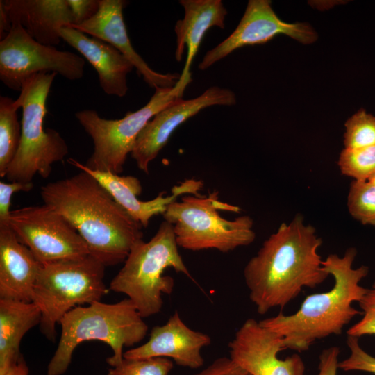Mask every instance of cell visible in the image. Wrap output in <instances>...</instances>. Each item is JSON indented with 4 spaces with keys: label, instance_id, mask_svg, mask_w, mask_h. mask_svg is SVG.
Listing matches in <instances>:
<instances>
[{
    "label": "cell",
    "instance_id": "1",
    "mask_svg": "<svg viewBox=\"0 0 375 375\" xmlns=\"http://www.w3.org/2000/svg\"><path fill=\"white\" fill-rule=\"evenodd\" d=\"M322 244L315 228L300 214L282 223L263 242L244 269L249 299L259 314L283 308L303 288H315L330 276L318 253Z\"/></svg>",
    "mask_w": 375,
    "mask_h": 375
},
{
    "label": "cell",
    "instance_id": "2",
    "mask_svg": "<svg viewBox=\"0 0 375 375\" xmlns=\"http://www.w3.org/2000/svg\"><path fill=\"white\" fill-rule=\"evenodd\" d=\"M40 196L44 204L76 229L90 255L105 267L124 262L134 244L143 239L142 226L85 172L41 186Z\"/></svg>",
    "mask_w": 375,
    "mask_h": 375
},
{
    "label": "cell",
    "instance_id": "3",
    "mask_svg": "<svg viewBox=\"0 0 375 375\" xmlns=\"http://www.w3.org/2000/svg\"><path fill=\"white\" fill-rule=\"evenodd\" d=\"M356 255L353 247L347 249L342 257L328 255L322 265L334 279L330 290L307 296L292 315L279 313L259 321L282 338L285 350L307 351L318 340L341 334L354 317L362 315L352 303H358L367 290L360 282L367 276L369 268H353Z\"/></svg>",
    "mask_w": 375,
    "mask_h": 375
},
{
    "label": "cell",
    "instance_id": "4",
    "mask_svg": "<svg viewBox=\"0 0 375 375\" xmlns=\"http://www.w3.org/2000/svg\"><path fill=\"white\" fill-rule=\"evenodd\" d=\"M59 324L60 338L47 365V375L65 373L76 347L88 340H99L109 345L112 355L106 362L112 367H116L124 359V347L140 343L149 328L128 298L115 303L99 301L76 306L61 319Z\"/></svg>",
    "mask_w": 375,
    "mask_h": 375
},
{
    "label": "cell",
    "instance_id": "5",
    "mask_svg": "<svg viewBox=\"0 0 375 375\" xmlns=\"http://www.w3.org/2000/svg\"><path fill=\"white\" fill-rule=\"evenodd\" d=\"M178 247L173 225L164 220L149 241L142 239L134 244L109 290L126 294L143 318L156 315L162 296L170 295L174 288V278L163 275L167 268L194 280Z\"/></svg>",
    "mask_w": 375,
    "mask_h": 375
},
{
    "label": "cell",
    "instance_id": "6",
    "mask_svg": "<svg viewBox=\"0 0 375 375\" xmlns=\"http://www.w3.org/2000/svg\"><path fill=\"white\" fill-rule=\"evenodd\" d=\"M218 195L216 190L208 196L187 195L167 206L162 216L173 225L178 247L191 251L217 249L227 253L255 240L252 218L249 215L233 220L223 218L219 210L239 212L240 208L221 201Z\"/></svg>",
    "mask_w": 375,
    "mask_h": 375
},
{
    "label": "cell",
    "instance_id": "7",
    "mask_svg": "<svg viewBox=\"0 0 375 375\" xmlns=\"http://www.w3.org/2000/svg\"><path fill=\"white\" fill-rule=\"evenodd\" d=\"M56 74L42 72L28 78L15 100L16 106L22 109V136L6 174L10 182L33 183L37 174L47 178L52 165L68 154V146L60 133L43 126L48 94Z\"/></svg>",
    "mask_w": 375,
    "mask_h": 375
},
{
    "label": "cell",
    "instance_id": "8",
    "mask_svg": "<svg viewBox=\"0 0 375 375\" xmlns=\"http://www.w3.org/2000/svg\"><path fill=\"white\" fill-rule=\"evenodd\" d=\"M105 266L91 255L42 265L33 292L40 309L41 333L54 341L56 325L72 309L101 301L109 292Z\"/></svg>",
    "mask_w": 375,
    "mask_h": 375
},
{
    "label": "cell",
    "instance_id": "9",
    "mask_svg": "<svg viewBox=\"0 0 375 375\" xmlns=\"http://www.w3.org/2000/svg\"><path fill=\"white\" fill-rule=\"evenodd\" d=\"M190 82L178 80L173 88H157L147 103L119 119L101 117L94 110L85 109L75 117L90 136L94 151L85 165L90 169L119 174L127 156L147 124L160 110L182 99Z\"/></svg>",
    "mask_w": 375,
    "mask_h": 375
},
{
    "label": "cell",
    "instance_id": "10",
    "mask_svg": "<svg viewBox=\"0 0 375 375\" xmlns=\"http://www.w3.org/2000/svg\"><path fill=\"white\" fill-rule=\"evenodd\" d=\"M85 59L76 53L42 44L18 24L12 26L0 40V80L8 88L20 92L33 75L56 73L69 80L81 78Z\"/></svg>",
    "mask_w": 375,
    "mask_h": 375
},
{
    "label": "cell",
    "instance_id": "11",
    "mask_svg": "<svg viewBox=\"0 0 375 375\" xmlns=\"http://www.w3.org/2000/svg\"><path fill=\"white\" fill-rule=\"evenodd\" d=\"M7 224L41 265L90 255L86 242L76 229L45 204L11 210Z\"/></svg>",
    "mask_w": 375,
    "mask_h": 375
},
{
    "label": "cell",
    "instance_id": "12",
    "mask_svg": "<svg viewBox=\"0 0 375 375\" xmlns=\"http://www.w3.org/2000/svg\"><path fill=\"white\" fill-rule=\"evenodd\" d=\"M286 35L303 44H310L317 35L305 23H288L280 19L269 0H250L234 31L218 45L208 51L199 64L205 70L241 47L265 44L278 35Z\"/></svg>",
    "mask_w": 375,
    "mask_h": 375
},
{
    "label": "cell",
    "instance_id": "13",
    "mask_svg": "<svg viewBox=\"0 0 375 375\" xmlns=\"http://www.w3.org/2000/svg\"><path fill=\"white\" fill-rule=\"evenodd\" d=\"M235 103L233 91L212 86L196 98H182L169 105L158 112L140 133L131 153L138 167L148 174L149 163L166 145L173 132L201 110L216 105L230 106Z\"/></svg>",
    "mask_w": 375,
    "mask_h": 375
},
{
    "label": "cell",
    "instance_id": "14",
    "mask_svg": "<svg viewBox=\"0 0 375 375\" xmlns=\"http://www.w3.org/2000/svg\"><path fill=\"white\" fill-rule=\"evenodd\" d=\"M230 358L249 375H304L305 364L299 354L280 359L285 350L282 338L254 319L244 322L228 344Z\"/></svg>",
    "mask_w": 375,
    "mask_h": 375
},
{
    "label": "cell",
    "instance_id": "15",
    "mask_svg": "<svg viewBox=\"0 0 375 375\" xmlns=\"http://www.w3.org/2000/svg\"><path fill=\"white\" fill-rule=\"evenodd\" d=\"M67 162L93 176L109 192L114 200L144 228L149 226L150 219L153 216L162 215L167 206L176 201L179 196L187 193L198 195L199 194L198 192L203 186L201 181L194 178L186 179L173 187L171 195L165 197V192H161L154 199L144 201L138 198L142 192V186L137 177L122 176L110 172L90 169L85 164L72 158H69Z\"/></svg>",
    "mask_w": 375,
    "mask_h": 375
},
{
    "label": "cell",
    "instance_id": "16",
    "mask_svg": "<svg viewBox=\"0 0 375 375\" xmlns=\"http://www.w3.org/2000/svg\"><path fill=\"white\" fill-rule=\"evenodd\" d=\"M210 343L211 338L208 334L190 328L178 312L175 311L165 324L151 329L147 342L127 350L123 357L126 359L170 358L179 366L197 369L204 362L201 353L202 348Z\"/></svg>",
    "mask_w": 375,
    "mask_h": 375
},
{
    "label": "cell",
    "instance_id": "17",
    "mask_svg": "<svg viewBox=\"0 0 375 375\" xmlns=\"http://www.w3.org/2000/svg\"><path fill=\"white\" fill-rule=\"evenodd\" d=\"M126 3L124 0H99V10L92 18L71 27L115 47L133 64L149 87L154 89L174 87L181 75L163 74L154 71L133 47L123 17V9Z\"/></svg>",
    "mask_w": 375,
    "mask_h": 375
},
{
    "label": "cell",
    "instance_id": "18",
    "mask_svg": "<svg viewBox=\"0 0 375 375\" xmlns=\"http://www.w3.org/2000/svg\"><path fill=\"white\" fill-rule=\"evenodd\" d=\"M62 40L78 51L96 70L100 86L108 95L124 97L127 75L133 64L115 47L71 26L60 29Z\"/></svg>",
    "mask_w": 375,
    "mask_h": 375
},
{
    "label": "cell",
    "instance_id": "19",
    "mask_svg": "<svg viewBox=\"0 0 375 375\" xmlns=\"http://www.w3.org/2000/svg\"><path fill=\"white\" fill-rule=\"evenodd\" d=\"M41 265L8 224H0V299L32 301Z\"/></svg>",
    "mask_w": 375,
    "mask_h": 375
},
{
    "label": "cell",
    "instance_id": "20",
    "mask_svg": "<svg viewBox=\"0 0 375 375\" xmlns=\"http://www.w3.org/2000/svg\"><path fill=\"white\" fill-rule=\"evenodd\" d=\"M12 26L20 25L37 42L58 45L60 29L71 26L73 18L67 0H2Z\"/></svg>",
    "mask_w": 375,
    "mask_h": 375
},
{
    "label": "cell",
    "instance_id": "21",
    "mask_svg": "<svg viewBox=\"0 0 375 375\" xmlns=\"http://www.w3.org/2000/svg\"><path fill=\"white\" fill-rule=\"evenodd\" d=\"M179 2L185 15L174 26L175 58L181 61L187 47V58L179 79L192 81L190 67L206 33L213 26L224 28L227 10L221 0H181Z\"/></svg>",
    "mask_w": 375,
    "mask_h": 375
},
{
    "label": "cell",
    "instance_id": "22",
    "mask_svg": "<svg viewBox=\"0 0 375 375\" xmlns=\"http://www.w3.org/2000/svg\"><path fill=\"white\" fill-rule=\"evenodd\" d=\"M41 317L33 301L0 299V372L19 361L24 335L40 324Z\"/></svg>",
    "mask_w": 375,
    "mask_h": 375
},
{
    "label": "cell",
    "instance_id": "23",
    "mask_svg": "<svg viewBox=\"0 0 375 375\" xmlns=\"http://www.w3.org/2000/svg\"><path fill=\"white\" fill-rule=\"evenodd\" d=\"M18 108L10 97H0V176L5 177L15 157L21 140L22 124Z\"/></svg>",
    "mask_w": 375,
    "mask_h": 375
},
{
    "label": "cell",
    "instance_id": "24",
    "mask_svg": "<svg viewBox=\"0 0 375 375\" xmlns=\"http://www.w3.org/2000/svg\"><path fill=\"white\" fill-rule=\"evenodd\" d=\"M347 206L354 219L364 225L375 226V184L353 180L349 187Z\"/></svg>",
    "mask_w": 375,
    "mask_h": 375
},
{
    "label": "cell",
    "instance_id": "25",
    "mask_svg": "<svg viewBox=\"0 0 375 375\" xmlns=\"http://www.w3.org/2000/svg\"><path fill=\"white\" fill-rule=\"evenodd\" d=\"M338 165L342 174L356 181H368L375 175V145L344 149Z\"/></svg>",
    "mask_w": 375,
    "mask_h": 375
},
{
    "label": "cell",
    "instance_id": "26",
    "mask_svg": "<svg viewBox=\"0 0 375 375\" xmlns=\"http://www.w3.org/2000/svg\"><path fill=\"white\" fill-rule=\"evenodd\" d=\"M344 149L375 145V116L360 109L345 122Z\"/></svg>",
    "mask_w": 375,
    "mask_h": 375
},
{
    "label": "cell",
    "instance_id": "27",
    "mask_svg": "<svg viewBox=\"0 0 375 375\" xmlns=\"http://www.w3.org/2000/svg\"><path fill=\"white\" fill-rule=\"evenodd\" d=\"M173 367V361L167 358H124L119 365L110 368L107 375H168Z\"/></svg>",
    "mask_w": 375,
    "mask_h": 375
},
{
    "label": "cell",
    "instance_id": "28",
    "mask_svg": "<svg viewBox=\"0 0 375 375\" xmlns=\"http://www.w3.org/2000/svg\"><path fill=\"white\" fill-rule=\"evenodd\" d=\"M362 317L347 331L348 336L359 338L375 335V281L358 302Z\"/></svg>",
    "mask_w": 375,
    "mask_h": 375
},
{
    "label": "cell",
    "instance_id": "29",
    "mask_svg": "<svg viewBox=\"0 0 375 375\" xmlns=\"http://www.w3.org/2000/svg\"><path fill=\"white\" fill-rule=\"evenodd\" d=\"M347 344L349 357L339 362L338 367L344 371H360L375 374V357L366 352L360 345L358 338L348 336Z\"/></svg>",
    "mask_w": 375,
    "mask_h": 375
},
{
    "label": "cell",
    "instance_id": "30",
    "mask_svg": "<svg viewBox=\"0 0 375 375\" xmlns=\"http://www.w3.org/2000/svg\"><path fill=\"white\" fill-rule=\"evenodd\" d=\"M33 188V183L0 182V224H7L11 210V198L14 193L19 191L29 192Z\"/></svg>",
    "mask_w": 375,
    "mask_h": 375
},
{
    "label": "cell",
    "instance_id": "31",
    "mask_svg": "<svg viewBox=\"0 0 375 375\" xmlns=\"http://www.w3.org/2000/svg\"><path fill=\"white\" fill-rule=\"evenodd\" d=\"M72 12L73 24H83L92 18L99 10V0H67Z\"/></svg>",
    "mask_w": 375,
    "mask_h": 375
},
{
    "label": "cell",
    "instance_id": "32",
    "mask_svg": "<svg viewBox=\"0 0 375 375\" xmlns=\"http://www.w3.org/2000/svg\"><path fill=\"white\" fill-rule=\"evenodd\" d=\"M194 375H249L230 357H221Z\"/></svg>",
    "mask_w": 375,
    "mask_h": 375
},
{
    "label": "cell",
    "instance_id": "33",
    "mask_svg": "<svg viewBox=\"0 0 375 375\" xmlns=\"http://www.w3.org/2000/svg\"><path fill=\"white\" fill-rule=\"evenodd\" d=\"M340 353L338 347H331L322 351L319 357L318 375H337Z\"/></svg>",
    "mask_w": 375,
    "mask_h": 375
},
{
    "label": "cell",
    "instance_id": "34",
    "mask_svg": "<svg viewBox=\"0 0 375 375\" xmlns=\"http://www.w3.org/2000/svg\"><path fill=\"white\" fill-rule=\"evenodd\" d=\"M28 365L24 357L22 356L17 363L0 372V375H28Z\"/></svg>",
    "mask_w": 375,
    "mask_h": 375
},
{
    "label": "cell",
    "instance_id": "35",
    "mask_svg": "<svg viewBox=\"0 0 375 375\" xmlns=\"http://www.w3.org/2000/svg\"><path fill=\"white\" fill-rule=\"evenodd\" d=\"M12 24L2 0L0 1V38L2 40L10 32Z\"/></svg>",
    "mask_w": 375,
    "mask_h": 375
},
{
    "label": "cell",
    "instance_id": "36",
    "mask_svg": "<svg viewBox=\"0 0 375 375\" xmlns=\"http://www.w3.org/2000/svg\"><path fill=\"white\" fill-rule=\"evenodd\" d=\"M368 181L374 183L375 184V175L374 176H372V178H370Z\"/></svg>",
    "mask_w": 375,
    "mask_h": 375
}]
</instances>
